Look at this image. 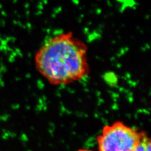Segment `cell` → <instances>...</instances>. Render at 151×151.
<instances>
[{
  "instance_id": "1",
  "label": "cell",
  "mask_w": 151,
  "mask_h": 151,
  "mask_svg": "<svg viewBox=\"0 0 151 151\" xmlns=\"http://www.w3.org/2000/svg\"><path fill=\"white\" fill-rule=\"evenodd\" d=\"M35 66L52 85H67L81 81L90 72L86 44L72 32L49 38L36 52Z\"/></svg>"
},
{
  "instance_id": "3",
  "label": "cell",
  "mask_w": 151,
  "mask_h": 151,
  "mask_svg": "<svg viewBox=\"0 0 151 151\" xmlns=\"http://www.w3.org/2000/svg\"><path fill=\"white\" fill-rule=\"evenodd\" d=\"M133 151H151V139L145 132H143L138 144Z\"/></svg>"
},
{
  "instance_id": "4",
  "label": "cell",
  "mask_w": 151,
  "mask_h": 151,
  "mask_svg": "<svg viewBox=\"0 0 151 151\" xmlns=\"http://www.w3.org/2000/svg\"><path fill=\"white\" fill-rule=\"evenodd\" d=\"M77 151H95L90 150V149H86V148H81V149H79Z\"/></svg>"
},
{
  "instance_id": "2",
  "label": "cell",
  "mask_w": 151,
  "mask_h": 151,
  "mask_svg": "<svg viewBox=\"0 0 151 151\" xmlns=\"http://www.w3.org/2000/svg\"><path fill=\"white\" fill-rule=\"evenodd\" d=\"M143 132L122 121L107 124L97 137L98 151H133Z\"/></svg>"
}]
</instances>
